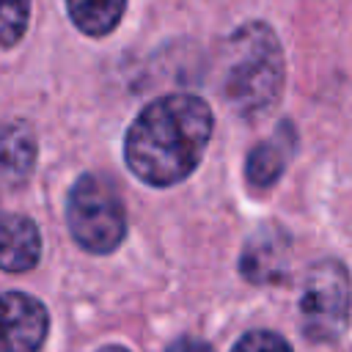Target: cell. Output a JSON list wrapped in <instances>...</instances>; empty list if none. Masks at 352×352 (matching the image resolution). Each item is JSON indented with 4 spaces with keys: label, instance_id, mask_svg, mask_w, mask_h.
Instances as JSON below:
<instances>
[{
    "label": "cell",
    "instance_id": "cell-8",
    "mask_svg": "<svg viewBox=\"0 0 352 352\" xmlns=\"http://www.w3.org/2000/svg\"><path fill=\"white\" fill-rule=\"evenodd\" d=\"M41 236L30 217L0 214V270L25 272L38 264Z\"/></svg>",
    "mask_w": 352,
    "mask_h": 352
},
{
    "label": "cell",
    "instance_id": "cell-9",
    "mask_svg": "<svg viewBox=\"0 0 352 352\" xmlns=\"http://www.w3.org/2000/svg\"><path fill=\"white\" fill-rule=\"evenodd\" d=\"M36 165V135L25 121L0 126V176L19 184Z\"/></svg>",
    "mask_w": 352,
    "mask_h": 352
},
{
    "label": "cell",
    "instance_id": "cell-12",
    "mask_svg": "<svg viewBox=\"0 0 352 352\" xmlns=\"http://www.w3.org/2000/svg\"><path fill=\"white\" fill-rule=\"evenodd\" d=\"M231 352H294L289 341L272 330H250L245 333Z\"/></svg>",
    "mask_w": 352,
    "mask_h": 352
},
{
    "label": "cell",
    "instance_id": "cell-2",
    "mask_svg": "<svg viewBox=\"0 0 352 352\" xmlns=\"http://www.w3.org/2000/svg\"><path fill=\"white\" fill-rule=\"evenodd\" d=\"M283 80V50L267 22H245L228 36L220 91L236 116L248 121L267 116L280 102Z\"/></svg>",
    "mask_w": 352,
    "mask_h": 352
},
{
    "label": "cell",
    "instance_id": "cell-6",
    "mask_svg": "<svg viewBox=\"0 0 352 352\" xmlns=\"http://www.w3.org/2000/svg\"><path fill=\"white\" fill-rule=\"evenodd\" d=\"M292 264V239L280 226H261L242 248L239 256V272L245 280L270 286L283 283Z\"/></svg>",
    "mask_w": 352,
    "mask_h": 352
},
{
    "label": "cell",
    "instance_id": "cell-4",
    "mask_svg": "<svg viewBox=\"0 0 352 352\" xmlns=\"http://www.w3.org/2000/svg\"><path fill=\"white\" fill-rule=\"evenodd\" d=\"M352 302L349 272L336 258L308 267L300 292V330L314 344H330L346 330Z\"/></svg>",
    "mask_w": 352,
    "mask_h": 352
},
{
    "label": "cell",
    "instance_id": "cell-11",
    "mask_svg": "<svg viewBox=\"0 0 352 352\" xmlns=\"http://www.w3.org/2000/svg\"><path fill=\"white\" fill-rule=\"evenodd\" d=\"M30 19V0H0V47H14Z\"/></svg>",
    "mask_w": 352,
    "mask_h": 352
},
{
    "label": "cell",
    "instance_id": "cell-5",
    "mask_svg": "<svg viewBox=\"0 0 352 352\" xmlns=\"http://www.w3.org/2000/svg\"><path fill=\"white\" fill-rule=\"evenodd\" d=\"M50 330L47 308L25 292L0 294V352H38Z\"/></svg>",
    "mask_w": 352,
    "mask_h": 352
},
{
    "label": "cell",
    "instance_id": "cell-10",
    "mask_svg": "<svg viewBox=\"0 0 352 352\" xmlns=\"http://www.w3.org/2000/svg\"><path fill=\"white\" fill-rule=\"evenodd\" d=\"M126 8V0H66L69 19L85 36H107L116 30Z\"/></svg>",
    "mask_w": 352,
    "mask_h": 352
},
{
    "label": "cell",
    "instance_id": "cell-14",
    "mask_svg": "<svg viewBox=\"0 0 352 352\" xmlns=\"http://www.w3.org/2000/svg\"><path fill=\"white\" fill-rule=\"evenodd\" d=\"M99 352H129V349H124V346H102Z\"/></svg>",
    "mask_w": 352,
    "mask_h": 352
},
{
    "label": "cell",
    "instance_id": "cell-1",
    "mask_svg": "<svg viewBox=\"0 0 352 352\" xmlns=\"http://www.w3.org/2000/svg\"><path fill=\"white\" fill-rule=\"evenodd\" d=\"M212 110L201 96L168 94L148 102L126 129V168L151 187L184 182L212 138Z\"/></svg>",
    "mask_w": 352,
    "mask_h": 352
},
{
    "label": "cell",
    "instance_id": "cell-13",
    "mask_svg": "<svg viewBox=\"0 0 352 352\" xmlns=\"http://www.w3.org/2000/svg\"><path fill=\"white\" fill-rule=\"evenodd\" d=\"M168 352H214V349L198 338H179L168 346Z\"/></svg>",
    "mask_w": 352,
    "mask_h": 352
},
{
    "label": "cell",
    "instance_id": "cell-3",
    "mask_svg": "<svg viewBox=\"0 0 352 352\" xmlns=\"http://www.w3.org/2000/svg\"><path fill=\"white\" fill-rule=\"evenodd\" d=\"M66 226L88 253H113L126 236V212L113 184L96 173H82L66 198Z\"/></svg>",
    "mask_w": 352,
    "mask_h": 352
},
{
    "label": "cell",
    "instance_id": "cell-7",
    "mask_svg": "<svg viewBox=\"0 0 352 352\" xmlns=\"http://www.w3.org/2000/svg\"><path fill=\"white\" fill-rule=\"evenodd\" d=\"M297 148V132L292 121H280L278 129L256 143L245 160V179L253 190H270L292 162V154Z\"/></svg>",
    "mask_w": 352,
    "mask_h": 352
}]
</instances>
